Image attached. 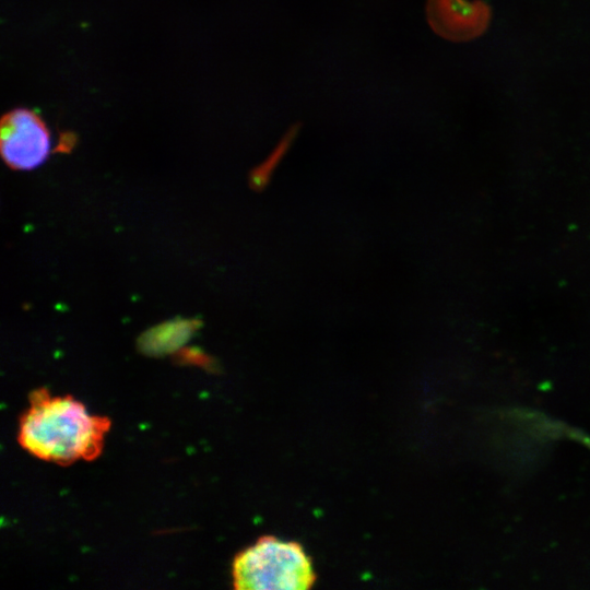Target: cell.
Masks as SVG:
<instances>
[{
    "label": "cell",
    "instance_id": "obj_4",
    "mask_svg": "<svg viewBox=\"0 0 590 590\" xmlns=\"http://www.w3.org/2000/svg\"><path fill=\"white\" fill-rule=\"evenodd\" d=\"M198 322L194 320H173L148 330L140 339V346L146 353L168 352L185 343Z\"/></svg>",
    "mask_w": 590,
    "mask_h": 590
},
{
    "label": "cell",
    "instance_id": "obj_3",
    "mask_svg": "<svg viewBox=\"0 0 590 590\" xmlns=\"http://www.w3.org/2000/svg\"><path fill=\"white\" fill-rule=\"evenodd\" d=\"M50 145L49 129L36 111L19 107L2 116L0 150L2 160L10 168H37L47 160Z\"/></svg>",
    "mask_w": 590,
    "mask_h": 590
},
{
    "label": "cell",
    "instance_id": "obj_5",
    "mask_svg": "<svg viewBox=\"0 0 590 590\" xmlns=\"http://www.w3.org/2000/svg\"><path fill=\"white\" fill-rule=\"evenodd\" d=\"M299 130V123L292 125L268 157L251 170L249 181L253 189L261 190L269 184L274 169L293 145Z\"/></svg>",
    "mask_w": 590,
    "mask_h": 590
},
{
    "label": "cell",
    "instance_id": "obj_2",
    "mask_svg": "<svg viewBox=\"0 0 590 590\" xmlns=\"http://www.w3.org/2000/svg\"><path fill=\"white\" fill-rule=\"evenodd\" d=\"M232 581L238 590H304L314 586L316 571L302 544L266 535L234 557Z\"/></svg>",
    "mask_w": 590,
    "mask_h": 590
},
{
    "label": "cell",
    "instance_id": "obj_1",
    "mask_svg": "<svg viewBox=\"0 0 590 590\" xmlns=\"http://www.w3.org/2000/svg\"><path fill=\"white\" fill-rule=\"evenodd\" d=\"M20 416L17 441L34 457L60 465L96 459L104 447L110 420L87 412L72 396H51L46 388L28 394Z\"/></svg>",
    "mask_w": 590,
    "mask_h": 590
}]
</instances>
